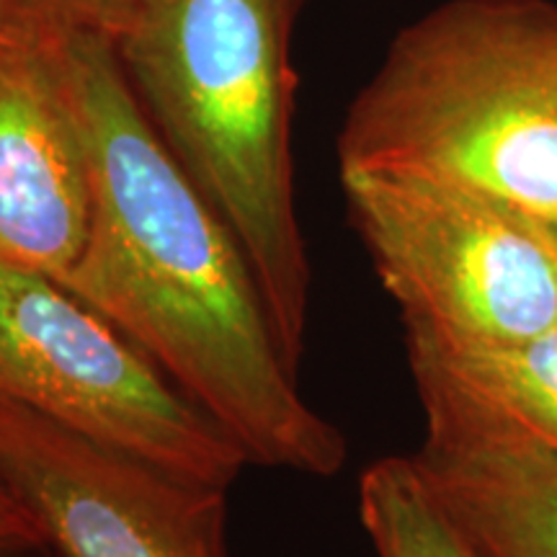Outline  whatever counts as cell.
<instances>
[{"label":"cell","mask_w":557,"mask_h":557,"mask_svg":"<svg viewBox=\"0 0 557 557\" xmlns=\"http://www.w3.org/2000/svg\"><path fill=\"white\" fill-rule=\"evenodd\" d=\"M65 81L90 173V233L58 282L129 336L240 444L248 462L331 478L341 431L299 393L233 230L152 127L114 45L34 39Z\"/></svg>","instance_id":"cell-1"},{"label":"cell","mask_w":557,"mask_h":557,"mask_svg":"<svg viewBox=\"0 0 557 557\" xmlns=\"http://www.w3.org/2000/svg\"><path fill=\"white\" fill-rule=\"evenodd\" d=\"M302 5L139 0L111 41L152 127L240 243L295 372L310 308L292 165V32Z\"/></svg>","instance_id":"cell-2"},{"label":"cell","mask_w":557,"mask_h":557,"mask_svg":"<svg viewBox=\"0 0 557 557\" xmlns=\"http://www.w3.org/2000/svg\"><path fill=\"white\" fill-rule=\"evenodd\" d=\"M338 163L475 191L557 233V5L447 0L408 24L348 107Z\"/></svg>","instance_id":"cell-3"},{"label":"cell","mask_w":557,"mask_h":557,"mask_svg":"<svg viewBox=\"0 0 557 557\" xmlns=\"http://www.w3.org/2000/svg\"><path fill=\"white\" fill-rule=\"evenodd\" d=\"M0 398L197 483L248 465L220 421L58 278L0 263Z\"/></svg>","instance_id":"cell-4"},{"label":"cell","mask_w":557,"mask_h":557,"mask_svg":"<svg viewBox=\"0 0 557 557\" xmlns=\"http://www.w3.org/2000/svg\"><path fill=\"white\" fill-rule=\"evenodd\" d=\"M354 227L403 325L449 341L557 329V238L475 191L387 171H341Z\"/></svg>","instance_id":"cell-5"},{"label":"cell","mask_w":557,"mask_h":557,"mask_svg":"<svg viewBox=\"0 0 557 557\" xmlns=\"http://www.w3.org/2000/svg\"><path fill=\"white\" fill-rule=\"evenodd\" d=\"M0 475L58 557H227V487L173 475L9 398Z\"/></svg>","instance_id":"cell-6"},{"label":"cell","mask_w":557,"mask_h":557,"mask_svg":"<svg viewBox=\"0 0 557 557\" xmlns=\"http://www.w3.org/2000/svg\"><path fill=\"white\" fill-rule=\"evenodd\" d=\"M83 132L50 47L0 41V263L60 278L90 233Z\"/></svg>","instance_id":"cell-7"},{"label":"cell","mask_w":557,"mask_h":557,"mask_svg":"<svg viewBox=\"0 0 557 557\" xmlns=\"http://www.w3.org/2000/svg\"><path fill=\"white\" fill-rule=\"evenodd\" d=\"M426 436L413 455L475 557H557V455L429 377H413Z\"/></svg>","instance_id":"cell-8"},{"label":"cell","mask_w":557,"mask_h":557,"mask_svg":"<svg viewBox=\"0 0 557 557\" xmlns=\"http://www.w3.org/2000/svg\"><path fill=\"white\" fill-rule=\"evenodd\" d=\"M413 377L442 382L557 455V329L519 341H449L406 329Z\"/></svg>","instance_id":"cell-9"},{"label":"cell","mask_w":557,"mask_h":557,"mask_svg":"<svg viewBox=\"0 0 557 557\" xmlns=\"http://www.w3.org/2000/svg\"><path fill=\"white\" fill-rule=\"evenodd\" d=\"M359 517L374 557H475L413 457H382L361 472Z\"/></svg>","instance_id":"cell-10"},{"label":"cell","mask_w":557,"mask_h":557,"mask_svg":"<svg viewBox=\"0 0 557 557\" xmlns=\"http://www.w3.org/2000/svg\"><path fill=\"white\" fill-rule=\"evenodd\" d=\"M9 32L26 39L90 34L114 41L139 0H0Z\"/></svg>","instance_id":"cell-11"},{"label":"cell","mask_w":557,"mask_h":557,"mask_svg":"<svg viewBox=\"0 0 557 557\" xmlns=\"http://www.w3.org/2000/svg\"><path fill=\"white\" fill-rule=\"evenodd\" d=\"M0 547L47 549L37 521L32 519V513L16 498L3 475H0Z\"/></svg>","instance_id":"cell-12"},{"label":"cell","mask_w":557,"mask_h":557,"mask_svg":"<svg viewBox=\"0 0 557 557\" xmlns=\"http://www.w3.org/2000/svg\"><path fill=\"white\" fill-rule=\"evenodd\" d=\"M0 557H58L50 549H18V547H0Z\"/></svg>","instance_id":"cell-13"},{"label":"cell","mask_w":557,"mask_h":557,"mask_svg":"<svg viewBox=\"0 0 557 557\" xmlns=\"http://www.w3.org/2000/svg\"><path fill=\"white\" fill-rule=\"evenodd\" d=\"M13 39V34L9 32V24H5V13H3V3H0V41Z\"/></svg>","instance_id":"cell-14"},{"label":"cell","mask_w":557,"mask_h":557,"mask_svg":"<svg viewBox=\"0 0 557 557\" xmlns=\"http://www.w3.org/2000/svg\"><path fill=\"white\" fill-rule=\"evenodd\" d=\"M553 233H555V230H553ZM555 238H557V233H555Z\"/></svg>","instance_id":"cell-15"}]
</instances>
